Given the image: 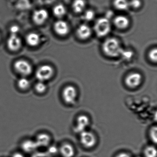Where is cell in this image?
<instances>
[{"instance_id":"30bf717a","label":"cell","mask_w":157,"mask_h":157,"mask_svg":"<svg viewBox=\"0 0 157 157\" xmlns=\"http://www.w3.org/2000/svg\"><path fill=\"white\" fill-rule=\"evenodd\" d=\"M21 45V41L18 34H10L8 40V46L9 48L12 51H17L20 49Z\"/></svg>"},{"instance_id":"ffe728a7","label":"cell","mask_w":157,"mask_h":157,"mask_svg":"<svg viewBox=\"0 0 157 157\" xmlns=\"http://www.w3.org/2000/svg\"><path fill=\"white\" fill-rule=\"evenodd\" d=\"M53 13L57 17L61 18L66 14V8L62 4H58L54 8Z\"/></svg>"},{"instance_id":"7402d4cb","label":"cell","mask_w":157,"mask_h":157,"mask_svg":"<svg viewBox=\"0 0 157 157\" xmlns=\"http://www.w3.org/2000/svg\"><path fill=\"white\" fill-rule=\"evenodd\" d=\"M144 154L146 157H157V150L153 146H148L145 149Z\"/></svg>"},{"instance_id":"3957f363","label":"cell","mask_w":157,"mask_h":157,"mask_svg":"<svg viewBox=\"0 0 157 157\" xmlns=\"http://www.w3.org/2000/svg\"><path fill=\"white\" fill-rule=\"evenodd\" d=\"M53 67L49 65H45L38 68L36 72V77L38 81L44 82L52 78L54 75Z\"/></svg>"},{"instance_id":"f546056e","label":"cell","mask_w":157,"mask_h":157,"mask_svg":"<svg viewBox=\"0 0 157 157\" xmlns=\"http://www.w3.org/2000/svg\"><path fill=\"white\" fill-rule=\"evenodd\" d=\"M47 152L52 156H53V155H56L58 152L57 148L54 146H50V147H49L48 148V149Z\"/></svg>"},{"instance_id":"4dcf8cb0","label":"cell","mask_w":157,"mask_h":157,"mask_svg":"<svg viewBox=\"0 0 157 157\" xmlns=\"http://www.w3.org/2000/svg\"><path fill=\"white\" fill-rule=\"evenodd\" d=\"M19 27H18L17 25H13V26H12L10 28V33L11 34H18V33H19Z\"/></svg>"},{"instance_id":"d4e9b609","label":"cell","mask_w":157,"mask_h":157,"mask_svg":"<svg viewBox=\"0 0 157 157\" xmlns=\"http://www.w3.org/2000/svg\"><path fill=\"white\" fill-rule=\"evenodd\" d=\"M149 57L152 62H156L157 60V50L156 48L152 49L149 53Z\"/></svg>"},{"instance_id":"ba28073f","label":"cell","mask_w":157,"mask_h":157,"mask_svg":"<svg viewBox=\"0 0 157 157\" xmlns=\"http://www.w3.org/2000/svg\"><path fill=\"white\" fill-rule=\"evenodd\" d=\"M48 13L44 9L35 11L33 14V20L38 25L43 24L48 19Z\"/></svg>"},{"instance_id":"83f0119b","label":"cell","mask_w":157,"mask_h":157,"mask_svg":"<svg viewBox=\"0 0 157 157\" xmlns=\"http://www.w3.org/2000/svg\"><path fill=\"white\" fill-rule=\"evenodd\" d=\"M141 3L140 0H131L129 2V6L135 9H138L141 6Z\"/></svg>"},{"instance_id":"d6a6232c","label":"cell","mask_w":157,"mask_h":157,"mask_svg":"<svg viewBox=\"0 0 157 157\" xmlns=\"http://www.w3.org/2000/svg\"><path fill=\"white\" fill-rule=\"evenodd\" d=\"M12 157H25V156H24L22 154H21V153L17 152V153H14V154L13 155Z\"/></svg>"},{"instance_id":"8fae6325","label":"cell","mask_w":157,"mask_h":157,"mask_svg":"<svg viewBox=\"0 0 157 157\" xmlns=\"http://www.w3.org/2000/svg\"><path fill=\"white\" fill-rule=\"evenodd\" d=\"M90 124V119L86 115H81L77 119V125L75 129L76 132L81 133L85 131Z\"/></svg>"},{"instance_id":"5bb4252c","label":"cell","mask_w":157,"mask_h":157,"mask_svg":"<svg viewBox=\"0 0 157 157\" xmlns=\"http://www.w3.org/2000/svg\"><path fill=\"white\" fill-rule=\"evenodd\" d=\"M21 147L25 152L30 153L35 151L38 147L35 140H27L22 143Z\"/></svg>"},{"instance_id":"ac0fdd59","label":"cell","mask_w":157,"mask_h":157,"mask_svg":"<svg viewBox=\"0 0 157 157\" xmlns=\"http://www.w3.org/2000/svg\"><path fill=\"white\" fill-rule=\"evenodd\" d=\"M85 6L84 0H75L72 4V9L76 13H81L84 10Z\"/></svg>"},{"instance_id":"9c48e42d","label":"cell","mask_w":157,"mask_h":157,"mask_svg":"<svg viewBox=\"0 0 157 157\" xmlns=\"http://www.w3.org/2000/svg\"><path fill=\"white\" fill-rule=\"evenodd\" d=\"M54 29L57 34L62 36L67 34L69 32V27L68 24L65 21L61 20L55 23Z\"/></svg>"},{"instance_id":"f1b7e54d","label":"cell","mask_w":157,"mask_h":157,"mask_svg":"<svg viewBox=\"0 0 157 157\" xmlns=\"http://www.w3.org/2000/svg\"><path fill=\"white\" fill-rule=\"evenodd\" d=\"M121 55L124 59H128L132 58L133 53L131 51L123 50Z\"/></svg>"},{"instance_id":"9a60e30c","label":"cell","mask_w":157,"mask_h":157,"mask_svg":"<svg viewBox=\"0 0 157 157\" xmlns=\"http://www.w3.org/2000/svg\"><path fill=\"white\" fill-rule=\"evenodd\" d=\"M114 23L117 28L120 29H124L128 26L129 22L127 17L122 15H119L115 17L114 20Z\"/></svg>"},{"instance_id":"1f68e13d","label":"cell","mask_w":157,"mask_h":157,"mask_svg":"<svg viewBox=\"0 0 157 157\" xmlns=\"http://www.w3.org/2000/svg\"><path fill=\"white\" fill-rule=\"evenodd\" d=\"M116 157H131V156L127 153H121L117 155Z\"/></svg>"},{"instance_id":"6da1fadb","label":"cell","mask_w":157,"mask_h":157,"mask_svg":"<svg viewBox=\"0 0 157 157\" xmlns=\"http://www.w3.org/2000/svg\"><path fill=\"white\" fill-rule=\"evenodd\" d=\"M102 49L106 56L111 57H118L123 51L119 42L113 38H108L104 42Z\"/></svg>"},{"instance_id":"484cf974","label":"cell","mask_w":157,"mask_h":157,"mask_svg":"<svg viewBox=\"0 0 157 157\" xmlns=\"http://www.w3.org/2000/svg\"><path fill=\"white\" fill-rule=\"evenodd\" d=\"M94 17V13L92 10L87 11L84 15V18L87 21H91L93 20Z\"/></svg>"},{"instance_id":"44dd1931","label":"cell","mask_w":157,"mask_h":157,"mask_svg":"<svg viewBox=\"0 0 157 157\" xmlns=\"http://www.w3.org/2000/svg\"><path fill=\"white\" fill-rule=\"evenodd\" d=\"M17 84L18 87L21 90H26L30 87L31 83L30 81L27 78L23 77L18 80Z\"/></svg>"},{"instance_id":"cb8c5ba5","label":"cell","mask_w":157,"mask_h":157,"mask_svg":"<svg viewBox=\"0 0 157 157\" xmlns=\"http://www.w3.org/2000/svg\"><path fill=\"white\" fill-rule=\"evenodd\" d=\"M151 139L154 143L156 144L157 143V127H153L151 128L150 133Z\"/></svg>"},{"instance_id":"d6986e66","label":"cell","mask_w":157,"mask_h":157,"mask_svg":"<svg viewBox=\"0 0 157 157\" xmlns=\"http://www.w3.org/2000/svg\"><path fill=\"white\" fill-rule=\"evenodd\" d=\"M114 6L119 10H125L129 7V2L127 0H114Z\"/></svg>"},{"instance_id":"603a6c76","label":"cell","mask_w":157,"mask_h":157,"mask_svg":"<svg viewBox=\"0 0 157 157\" xmlns=\"http://www.w3.org/2000/svg\"><path fill=\"white\" fill-rule=\"evenodd\" d=\"M35 90L38 93H44L46 90V85L44 82L38 81L35 85Z\"/></svg>"},{"instance_id":"4fadbf2b","label":"cell","mask_w":157,"mask_h":157,"mask_svg":"<svg viewBox=\"0 0 157 157\" xmlns=\"http://www.w3.org/2000/svg\"><path fill=\"white\" fill-rule=\"evenodd\" d=\"M50 137L45 133H41L37 135L36 139V142L39 147H46L50 144Z\"/></svg>"},{"instance_id":"836d02e7","label":"cell","mask_w":157,"mask_h":157,"mask_svg":"<svg viewBox=\"0 0 157 157\" xmlns=\"http://www.w3.org/2000/svg\"></svg>"},{"instance_id":"5b68a950","label":"cell","mask_w":157,"mask_h":157,"mask_svg":"<svg viewBox=\"0 0 157 157\" xmlns=\"http://www.w3.org/2000/svg\"><path fill=\"white\" fill-rule=\"evenodd\" d=\"M80 141L86 148H91L96 143V138L93 133L85 130L80 133Z\"/></svg>"},{"instance_id":"2e32d148","label":"cell","mask_w":157,"mask_h":157,"mask_svg":"<svg viewBox=\"0 0 157 157\" xmlns=\"http://www.w3.org/2000/svg\"><path fill=\"white\" fill-rule=\"evenodd\" d=\"M60 152L63 157H73L75 154L73 147L69 144L62 145L60 148Z\"/></svg>"},{"instance_id":"7a4b0ae2","label":"cell","mask_w":157,"mask_h":157,"mask_svg":"<svg viewBox=\"0 0 157 157\" xmlns=\"http://www.w3.org/2000/svg\"><path fill=\"white\" fill-rule=\"evenodd\" d=\"M111 29V24L106 18L98 19L94 25V31L99 37H103L107 35L110 33Z\"/></svg>"},{"instance_id":"277c9868","label":"cell","mask_w":157,"mask_h":157,"mask_svg":"<svg viewBox=\"0 0 157 157\" xmlns=\"http://www.w3.org/2000/svg\"><path fill=\"white\" fill-rule=\"evenodd\" d=\"M14 67L18 73L23 76H29L33 71V67L31 64L23 59L16 61L14 64Z\"/></svg>"},{"instance_id":"52a82bcc","label":"cell","mask_w":157,"mask_h":157,"mask_svg":"<svg viewBox=\"0 0 157 157\" xmlns=\"http://www.w3.org/2000/svg\"><path fill=\"white\" fill-rule=\"evenodd\" d=\"M142 81V76L140 73H132L126 78L125 83L129 88H136L140 85Z\"/></svg>"},{"instance_id":"e0dca14e","label":"cell","mask_w":157,"mask_h":157,"mask_svg":"<svg viewBox=\"0 0 157 157\" xmlns=\"http://www.w3.org/2000/svg\"><path fill=\"white\" fill-rule=\"evenodd\" d=\"M26 42L29 45L35 47L38 45L40 43V37L36 33H31L26 36Z\"/></svg>"},{"instance_id":"7c38bea8","label":"cell","mask_w":157,"mask_h":157,"mask_svg":"<svg viewBox=\"0 0 157 157\" xmlns=\"http://www.w3.org/2000/svg\"><path fill=\"white\" fill-rule=\"evenodd\" d=\"M78 37L82 40L88 39L91 35L90 28L86 25L82 24L80 25L77 31Z\"/></svg>"},{"instance_id":"8992f818","label":"cell","mask_w":157,"mask_h":157,"mask_svg":"<svg viewBox=\"0 0 157 157\" xmlns=\"http://www.w3.org/2000/svg\"><path fill=\"white\" fill-rule=\"evenodd\" d=\"M62 96L64 101L67 104H72L75 102L77 98V90L73 86H67L63 90Z\"/></svg>"},{"instance_id":"4316f807","label":"cell","mask_w":157,"mask_h":157,"mask_svg":"<svg viewBox=\"0 0 157 157\" xmlns=\"http://www.w3.org/2000/svg\"><path fill=\"white\" fill-rule=\"evenodd\" d=\"M31 157H52L47 151H37L33 154Z\"/></svg>"}]
</instances>
